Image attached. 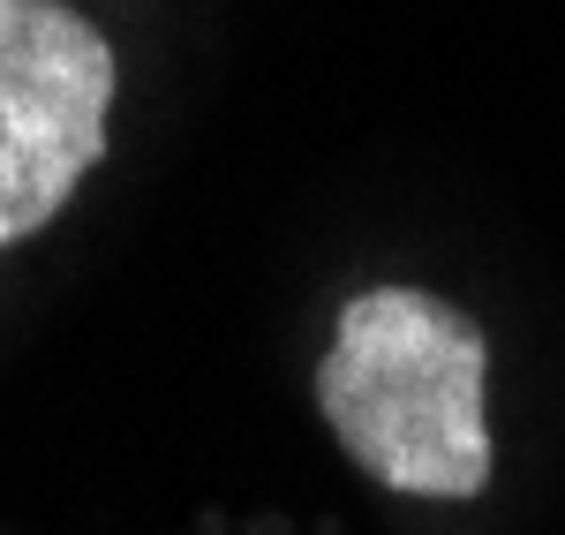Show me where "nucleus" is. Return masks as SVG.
<instances>
[{"mask_svg":"<svg viewBox=\"0 0 565 535\" xmlns=\"http://www.w3.org/2000/svg\"><path fill=\"white\" fill-rule=\"evenodd\" d=\"M490 347L430 287H370L317 362V407L348 460L399 497H476L490 483Z\"/></svg>","mask_w":565,"mask_h":535,"instance_id":"nucleus-1","label":"nucleus"},{"mask_svg":"<svg viewBox=\"0 0 565 535\" xmlns=\"http://www.w3.org/2000/svg\"><path fill=\"white\" fill-rule=\"evenodd\" d=\"M114 45L68 0H0V249L39 234L106 151Z\"/></svg>","mask_w":565,"mask_h":535,"instance_id":"nucleus-2","label":"nucleus"}]
</instances>
